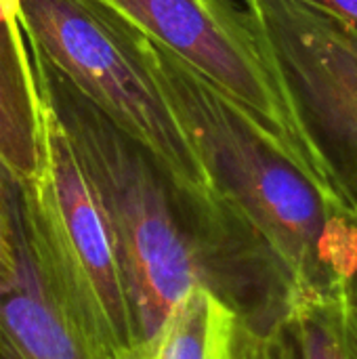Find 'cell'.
<instances>
[{
  "mask_svg": "<svg viewBox=\"0 0 357 359\" xmlns=\"http://www.w3.org/2000/svg\"><path fill=\"white\" fill-rule=\"evenodd\" d=\"M29 53L38 90L109 221L139 343L194 286L217 294L246 328L280 332L303 294L261 231L213 185L183 179L32 46Z\"/></svg>",
  "mask_w": 357,
  "mask_h": 359,
  "instance_id": "6da1fadb",
  "label": "cell"
},
{
  "mask_svg": "<svg viewBox=\"0 0 357 359\" xmlns=\"http://www.w3.org/2000/svg\"><path fill=\"white\" fill-rule=\"evenodd\" d=\"M154 74L208 183L271 244L305 299H339L357 217L246 107L149 38Z\"/></svg>",
  "mask_w": 357,
  "mask_h": 359,
  "instance_id": "7a4b0ae2",
  "label": "cell"
},
{
  "mask_svg": "<svg viewBox=\"0 0 357 359\" xmlns=\"http://www.w3.org/2000/svg\"><path fill=\"white\" fill-rule=\"evenodd\" d=\"M42 103V164L21 183L25 248L86 355L116 359L139 343L118 246L63 126Z\"/></svg>",
  "mask_w": 357,
  "mask_h": 359,
  "instance_id": "3957f363",
  "label": "cell"
},
{
  "mask_svg": "<svg viewBox=\"0 0 357 359\" xmlns=\"http://www.w3.org/2000/svg\"><path fill=\"white\" fill-rule=\"evenodd\" d=\"M27 44L183 179L210 185L151 65L149 36L103 0H13Z\"/></svg>",
  "mask_w": 357,
  "mask_h": 359,
  "instance_id": "277c9868",
  "label": "cell"
},
{
  "mask_svg": "<svg viewBox=\"0 0 357 359\" xmlns=\"http://www.w3.org/2000/svg\"><path fill=\"white\" fill-rule=\"evenodd\" d=\"M326 189L357 217V29L309 0H240Z\"/></svg>",
  "mask_w": 357,
  "mask_h": 359,
  "instance_id": "5b68a950",
  "label": "cell"
},
{
  "mask_svg": "<svg viewBox=\"0 0 357 359\" xmlns=\"http://www.w3.org/2000/svg\"><path fill=\"white\" fill-rule=\"evenodd\" d=\"M103 2L246 107L318 177L240 0Z\"/></svg>",
  "mask_w": 357,
  "mask_h": 359,
  "instance_id": "8992f818",
  "label": "cell"
},
{
  "mask_svg": "<svg viewBox=\"0 0 357 359\" xmlns=\"http://www.w3.org/2000/svg\"><path fill=\"white\" fill-rule=\"evenodd\" d=\"M44 103L13 0H0V162L21 181L42 164Z\"/></svg>",
  "mask_w": 357,
  "mask_h": 359,
  "instance_id": "52a82bcc",
  "label": "cell"
},
{
  "mask_svg": "<svg viewBox=\"0 0 357 359\" xmlns=\"http://www.w3.org/2000/svg\"><path fill=\"white\" fill-rule=\"evenodd\" d=\"M0 359H90L42 286L25 240L19 276L0 292Z\"/></svg>",
  "mask_w": 357,
  "mask_h": 359,
  "instance_id": "ba28073f",
  "label": "cell"
},
{
  "mask_svg": "<svg viewBox=\"0 0 357 359\" xmlns=\"http://www.w3.org/2000/svg\"><path fill=\"white\" fill-rule=\"evenodd\" d=\"M238 318L208 288L194 286L160 330L116 359H231Z\"/></svg>",
  "mask_w": 357,
  "mask_h": 359,
  "instance_id": "9c48e42d",
  "label": "cell"
},
{
  "mask_svg": "<svg viewBox=\"0 0 357 359\" xmlns=\"http://www.w3.org/2000/svg\"><path fill=\"white\" fill-rule=\"evenodd\" d=\"M299 359H357V324L339 299H307L286 324Z\"/></svg>",
  "mask_w": 357,
  "mask_h": 359,
  "instance_id": "30bf717a",
  "label": "cell"
},
{
  "mask_svg": "<svg viewBox=\"0 0 357 359\" xmlns=\"http://www.w3.org/2000/svg\"><path fill=\"white\" fill-rule=\"evenodd\" d=\"M21 261V181L0 162V292H4L17 280Z\"/></svg>",
  "mask_w": 357,
  "mask_h": 359,
  "instance_id": "8fae6325",
  "label": "cell"
},
{
  "mask_svg": "<svg viewBox=\"0 0 357 359\" xmlns=\"http://www.w3.org/2000/svg\"><path fill=\"white\" fill-rule=\"evenodd\" d=\"M231 359H299L295 347L286 334L282 332H255L238 322L234 337V355Z\"/></svg>",
  "mask_w": 357,
  "mask_h": 359,
  "instance_id": "7c38bea8",
  "label": "cell"
},
{
  "mask_svg": "<svg viewBox=\"0 0 357 359\" xmlns=\"http://www.w3.org/2000/svg\"><path fill=\"white\" fill-rule=\"evenodd\" d=\"M341 301L345 303L347 311L357 324V223L351 246L345 259V271H343V282H341Z\"/></svg>",
  "mask_w": 357,
  "mask_h": 359,
  "instance_id": "4fadbf2b",
  "label": "cell"
},
{
  "mask_svg": "<svg viewBox=\"0 0 357 359\" xmlns=\"http://www.w3.org/2000/svg\"><path fill=\"white\" fill-rule=\"evenodd\" d=\"M309 2L335 13L337 17H341L343 21H347L357 29V0H309Z\"/></svg>",
  "mask_w": 357,
  "mask_h": 359,
  "instance_id": "5bb4252c",
  "label": "cell"
}]
</instances>
